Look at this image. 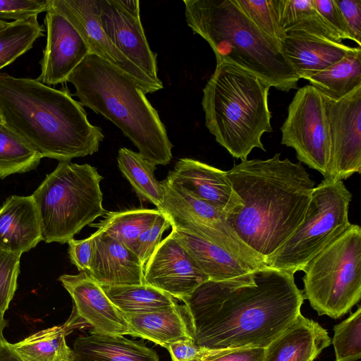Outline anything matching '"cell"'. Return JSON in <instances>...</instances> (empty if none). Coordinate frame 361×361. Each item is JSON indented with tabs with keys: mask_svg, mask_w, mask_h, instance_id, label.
Segmentation results:
<instances>
[{
	"mask_svg": "<svg viewBox=\"0 0 361 361\" xmlns=\"http://www.w3.org/2000/svg\"><path fill=\"white\" fill-rule=\"evenodd\" d=\"M304 299L294 274L266 265L207 280L182 301L200 347L265 348L300 314Z\"/></svg>",
	"mask_w": 361,
	"mask_h": 361,
	"instance_id": "obj_1",
	"label": "cell"
},
{
	"mask_svg": "<svg viewBox=\"0 0 361 361\" xmlns=\"http://www.w3.org/2000/svg\"><path fill=\"white\" fill-rule=\"evenodd\" d=\"M243 206L227 220L240 240L265 260L274 254L302 221L314 181L300 162L246 159L226 171Z\"/></svg>",
	"mask_w": 361,
	"mask_h": 361,
	"instance_id": "obj_2",
	"label": "cell"
},
{
	"mask_svg": "<svg viewBox=\"0 0 361 361\" xmlns=\"http://www.w3.org/2000/svg\"><path fill=\"white\" fill-rule=\"evenodd\" d=\"M0 118L43 157L59 162L92 155L104 135L68 89L0 73Z\"/></svg>",
	"mask_w": 361,
	"mask_h": 361,
	"instance_id": "obj_3",
	"label": "cell"
},
{
	"mask_svg": "<svg viewBox=\"0 0 361 361\" xmlns=\"http://www.w3.org/2000/svg\"><path fill=\"white\" fill-rule=\"evenodd\" d=\"M67 82L75 88L82 106L104 116L118 127L154 165H166L173 145L164 125L142 89L128 75L90 54Z\"/></svg>",
	"mask_w": 361,
	"mask_h": 361,
	"instance_id": "obj_4",
	"label": "cell"
},
{
	"mask_svg": "<svg viewBox=\"0 0 361 361\" xmlns=\"http://www.w3.org/2000/svg\"><path fill=\"white\" fill-rule=\"evenodd\" d=\"M188 25L226 61L255 75L269 87L288 92L300 78L280 47L265 35L234 0H183Z\"/></svg>",
	"mask_w": 361,
	"mask_h": 361,
	"instance_id": "obj_5",
	"label": "cell"
},
{
	"mask_svg": "<svg viewBox=\"0 0 361 361\" xmlns=\"http://www.w3.org/2000/svg\"><path fill=\"white\" fill-rule=\"evenodd\" d=\"M269 88L255 75L226 61L216 63L203 88L206 127L236 159H247L254 148L265 151L262 136L273 130Z\"/></svg>",
	"mask_w": 361,
	"mask_h": 361,
	"instance_id": "obj_6",
	"label": "cell"
},
{
	"mask_svg": "<svg viewBox=\"0 0 361 361\" xmlns=\"http://www.w3.org/2000/svg\"><path fill=\"white\" fill-rule=\"evenodd\" d=\"M103 177L90 164L59 162L32 195L40 217L43 240L64 244L104 216Z\"/></svg>",
	"mask_w": 361,
	"mask_h": 361,
	"instance_id": "obj_7",
	"label": "cell"
},
{
	"mask_svg": "<svg viewBox=\"0 0 361 361\" xmlns=\"http://www.w3.org/2000/svg\"><path fill=\"white\" fill-rule=\"evenodd\" d=\"M303 295L319 315L338 319L361 298V228L350 226L302 270Z\"/></svg>",
	"mask_w": 361,
	"mask_h": 361,
	"instance_id": "obj_8",
	"label": "cell"
},
{
	"mask_svg": "<svg viewBox=\"0 0 361 361\" xmlns=\"http://www.w3.org/2000/svg\"><path fill=\"white\" fill-rule=\"evenodd\" d=\"M352 195L343 180L324 179L314 188L305 217L288 239L265 260L269 267L294 274L350 223Z\"/></svg>",
	"mask_w": 361,
	"mask_h": 361,
	"instance_id": "obj_9",
	"label": "cell"
},
{
	"mask_svg": "<svg viewBox=\"0 0 361 361\" xmlns=\"http://www.w3.org/2000/svg\"><path fill=\"white\" fill-rule=\"evenodd\" d=\"M162 183L165 196L159 211L167 216L172 228L213 241L254 268L266 266L264 261L240 240L225 212L190 195L166 178Z\"/></svg>",
	"mask_w": 361,
	"mask_h": 361,
	"instance_id": "obj_10",
	"label": "cell"
},
{
	"mask_svg": "<svg viewBox=\"0 0 361 361\" xmlns=\"http://www.w3.org/2000/svg\"><path fill=\"white\" fill-rule=\"evenodd\" d=\"M281 144L293 148L301 164L326 178L330 161L329 125L323 95L307 85L298 89L281 127Z\"/></svg>",
	"mask_w": 361,
	"mask_h": 361,
	"instance_id": "obj_11",
	"label": "cell"
},
{
	"mask_svg": "<svg viewBox=\"0 0 361 361\" xmlns=\"http://www.w3.org/2000/svg\"><path fill=\"white\" fill-rule=\"evenodd\" d=\"M323 97L330 142L324 179L343 180L361 171V85L338 100Z\"/></svg>",
	"mask_w": 361,
	"mask_h": 361,
	"instance_id": "obj_12",
	"label": "cell"
},
{
	"mask_svg": "<svg viewBox=\"0 0 361 361\" xmlns=\"http://www.w3.org/2000/svg\"><path fill=\"white\" fill-rule=\"evenodd\" d=\"M49 7L71 23L88 46L91 54L123 71L145 94L163 88V83L152 80L111 42L99 22L98 0H49Z\"/></svg>",
	"mask_w": 361,
	"mask_h": 361,
	"instance_id": "obj_13",
	"label": "cell"
},
{
	"mask_svg": "<svg viewBox=\"0 0 361 361\" xmlns=\"http://www.w3.org/2000/svg\"><path fill=\"white\" fill-rule=\"evenodd\" d=\"M207 280L208 276L200 269L172 231L161 240L144 267L145 284L181 301Z\"/></svg>",
	"mask_w": 361,
	"mask_h": 361,
	"instance_id": "obj_14",
	"label": "cell"
},
{
	"mask_svg": "<svg viewBox=\"0 0 361 361\" xmlns=\"http://www.w3.org/2000/svg\"><path fill=\"white\" fill-rule=\"evenodd\" d=\"M44 23L47 43L39 62L41 73L37 80L48 86L63 84L91 52L71 23L49 6Z\"/></svg>",
	"mask_w": 361,
	"mask_h": 361,
	"instance_id": "obj_15",
	"label": "cell"
},
{
	"mask_svg": "<svg viewBox=\"0 0 361 361\" xmlns=\"http://www.w3.org/2000/svg\"><path fill=\"white\" fill-rule=\"evenodd\" d=\"M58 280L71 296L77 316L93 327V331L130 335L126 316L88 271H80L75 275L63 274Z\"/></svg>",
	"mask_w": 361,
	"mask_h": 361,
	"instance_id": "obj_16",
	"label": "cell"
},
{
	"mask_svg": "<svg viewBox=\"0 0 361 361\" xmlns=\"http://www.w3.org/2000/svg\"><path fill=\"white\" fill-rule=\"evenodd\" d=\"M101 26L116 47L152 80L162 83L157 75V54L147 40L140 17L121 8L114 0H98Z\"/></svg>",
	"mask_w": 361,
	"mask_h": 361,
	"instance_id": "obj_17",
	"label": "cell"
},
{
	"mask_svg": "<svg viewBox=\"0 0 361 361\" xmlns=\"http://www.w3.org/2000/svg\"><path fill=\"white\" fill-rule=\"evenodd\" d=\"M166 180L227 215L238 212L243 206L226 171L200 161L191 158L179 159Z\"/></svg>",
	"mask_w": 361,
	"mask_h": 361,
	"instance_id": "obj_18",
	"label": "cell"
},
{
	"mask_svg": "<svg viewBox=\"0 0 361 361\" xmlns=\"http://www.w3.org/2000/svg\"><path fill=\"white\" fill-rule=\"evenodd\" d=\"M89 273L102 286L142 285L144 267L127 246L97 230Z\"/></svg>",
	"mask_w": 361,
	"mask_h": 361,
	"instance_id": "obj_19",
	"label": "cell"
},
{
	"mask_svg": "<svg viewBox=\"0 0 361 361\" xmlns=\"http://www.w3.org/2000/svg\"><path fill=\"white\" fill-rule=\"evenodd\" d=\"M41 240L40 217L32 195L8 197L0 208V247L22 255Z\"/></svg>",
	"mask_w": 361,
	"mask_h": 361,
	"instance_id": "obj_20",
	"label": "cell"
},
{
	"mask_svg": "<svg viewBox=\"0 0 361 361\" xmlns=\"http://www.w3.org/2000/svg\"><path fill=\"white\" fill-rule=\"evenodd\" d=\"M330 343L328 331L300 313L264 348L263 361H314Z\"/></svg>",
	"mask_w": 361,
	"mask_h": 361,
	"instance_id": "obj_21",
	"label": "cell"
},
{
	"mask_svg": "<svg viewBox=\"0 0 361 361\" xmlns=\"http://www.w3.org/2000/svg\"><path fill=\"white\" fill-rule=\"evenodd\" d=\"M357 47L300 32L286 33L281 44V52L300 79L326 69Z\"/></svg>",
	"mask_w": 361,
	"mask_h": 361,
	"instance_id": "obj_22",
	"label": "cell"
},
{
	"mask_svg": "<svg viewBox=\"0 0 361 361\" xmlns=\"http://www.w3.org/2000/svg\"><path fill=\"white\" fill-rule=\"evenodd\" d=\"M124 315L129 324L130 336L151 341L166 348L178 341L194 340L184 305L177 303L164 310Z\"/></svg>",
	"mask_w": 361,
	"mask_h": 361,
	"instance_id": "obj_23",
	"label": "cell"
},
{
	"mask_svg": "<svg viewBox=\"0 0 361 361\" xmlns=\"http://www.w3.org/2000/svg\"><path fill=\"white\" fill-rule=\"evenodd\" d=\"M172 231L209 280L228 279L257 269L213 241L176 228Z\"/></svg>",
	"mask_w": 361,
	"mask_h": 361,
	"instance_id": "obj_24",
	"label": "cell"
},
{
	"mask_svg": "<svg viewBox=\"0 0 361 361\" xmlns=\"http://www.w3.org/2000/svg\"><path fill=\"white\" fill-rule=\"evenodd\" d=\"M72 352L71 361H159L157 353L141 342L94 331L78 337Z\"/></svg>",
	"mask_w": 361,
	"mask_h": 361,
	"instance_id": "obj_25",
	"label": "cell"
},
{
	"mask_svg": "<svg viewBox=\"0 0 361 361\" xmlns=\"http://www.w3.org/2000/svg\"><path fill=\"white\" fill-rule=\"evenodd\" d=\"M324 97L338 100L361 85V48L348 54L333 65L307 77Z\"/></svg>",
	"mask_w": 361,
	"mask_h": 361,
	"instance_id": "obj_26",
	"label": "cell"
},
{
	"mask_svg": "<svg viewBox=\"0 0 361 361\" xmlns=\"http://www.w3.org/2000/svg\"><path fill=\"white\" fill-rule=\"evenodd\" d=\"M279 21L285 33L300 32L341 43L315 7L314 0H279Z\"/></svg>",
	"mask_w": 361,
	"mask_h": 361,
	"instance_id": "obj_27",
	"label": "cell"
},
{
	"mask_svg": "<svg viewBox=\"0 0 361 361\" xmlns=\"http://www.w3.org/2000/svg\"><path fill=\"white\" fill-rule=\"evenodd\" d=\"M118 166L142 201L154 204L159 210L163 204L165 190L161 182L154 176L156 166L142 157L138 152L126 147L118 150Z\"/></svg>",
	"mask_w": 361,
	"mask_h": 361,
	"instance_id": "obj_28",
	"label": "cell"
},
{
	"mask_svg": "<svg viewBox=\"0 0 361 361\" xmlns=\"http://www.w3.org/2000/svg\"><path fill=\"white\" fill-rule=\"evenodd\" d=\"M66 335L64 325L54 326L9 345L23 361H71L73 352Z\"/></svg>",
	"mask_w": 361,
	"mask_h": 361,
	"instance_id": "obj_29",
	"label": "cell"
},
{
	"mask_svg": "<svg viewBox=\"0 0 361 361\" xmlns=\"http://www.w3.org/2000/svg\"><path fill=\"white\" fill-rule=\"evenodd\" d=\"M102 288L110 300L124 314L150 312L177 304L174 298L147 284Z\"/></svg>",
	"mask_w": 361,
	"mask_h": 361,
	"instance_id": "obj_30",
	"label": "cell"
},
{
	"mask_svg": "<svg viewBox=\"0 0 361 361\" xmlns=\"http://www.w3.org/2000/svg\"><path fill=\"white\" fill-rule=\"evenodd\" d=\"M161 214L158 209H149L109 212H106L104 218L99 223H92L89 226L104 232L131 249L137 238L153 225Z\"/></svg>",
	"mask_w": 361,
	"mask_h": 361,
	"instance_id": "obj_31",
	"label": "cell"
},
{
	"mask_svg": "<svg viewBox=\"0 0 361 361\" xmlns=\"http://www.w3.org/2000/svg\"><path fill=\"white\" fill-rule=\"evenodd\" d=\"M42 158L33 146L0 122V178L33 170Z\"/></svg>",
	"mask_w": 361,
	"mask_h": 361,
	"instance_id": "obj_32",
	"label": "cell"
},
{
	"mask_svg": "<svg viewBox=\"0 0 361 361\" xmlns=\"http://www.w3.org/2000/svg\"><path fill=\"white\" fill-rule=\"evenodd\" d=\"M44 36L37 16L11 21L0 29V70L30 50Z\"/></svg>",
	"mask_w": 361,
	"mask_h": 361,
	"instance_id": "obj_33",
	"label": "cell"
},
{
	"mask_svg": "<svg viewBox=\"0 0 361 361\" xmlns=\"http://www.w3.org/2000/svg\"><path fill=\"white\" fill-rule=\"evenodd\" d=\"M247 18L281 49L286 37L279 21V0H234Z\"/></svg>",
	"mask_w": 361,
	"mask_h": 361,
	"instance_id": "obj_34",
	"label": "cell"
},
{
	"mask_svg": "<svg viewBox=\"0 0 361 361\" xmlns=\"http://www.w3.org/2000/svg\"><path fill=\"white\" fill-rule=\"evenodd\" d=\"M332 344L336 361H357L361 357V307L334 326Z\"/></svg>",
	"mask_w": 361,
	"mask_h": 361,
	"instance_id": "obj_35",
	"label": "cell"
},
{
	"mask_svg": "<svg viewBox=\"0 0 361 361\" xmlns=\"http://www.w3.org/2000/svg\"><path fill=\"white\" fill-rule=\"evenodd\" d=\"M20 256L0 247V310L4 313L17 289Z\"/></svg>",
	"mask_w": 361,
	"mask_h": 361,
	"instance_id": "obj_36",
	"label": "cell"
},
{
	"mask_svg": "<svg viewBox=\"0 0 361 361\" xmlns=\"http://www.w3.org/2000/svg\"><path fill=\"white\" fill-rule=\"evenodd\" d=\"M171 226L166 215L161 213L153 225L145 231L135 240L131 250L145 264L161 242L164 232Z\"/></svg>",
	"mask_w": 361,
	"mask_h": 361,
	"instance_id": "obj_37",
	"label": "cell"
},
{
	"mask_svg": "<svg viewBox=\"0 0 361 361\" xmlns=\"http://www.w3.org/2000/svg\"><path fill=\"white\" fill-rule=\"evenodd\" d=\"M49 0H0V20H21L47 12Z\"/></svg>",
	"mask_w": 361,
	"mask_h": 361,
	"instance_id": "obj_38",
	"label": "cell"
},
{
	"mask_svg": "<svg viewBox=\"0 0 361 361\" xmlns=\"http://www.w3.org/2000/svg\"><path fill=\"white\" fill-rule=\"evenodd\" d=\"M264 348L207 349L200 361H263Z\"/></svg>",
	"mask_w": 361,
	"mask_h": 361,
	"instance_id": "obj_39",
	"label": "cell"
},
{
	"mask_svg": "<svg viewBox=\"0 0 361 361\" xmlns=\"http://www.w3.org/2000/svg\"><path fill=\"white\" fill-rule=\"evenodd\" d=\"M318 12L340 39L353 40L335 0H314Z\"/></svg>",
	"mask_w": 361,
	"mask_h": 361,
	"instance_id": "obj_40",
	"label": "cell"
},
{
	"mask_svg": "<svg viewBox=\"0 0 361 361\" xmlns=\"http://www.w3.org/2000/svg\"><path fill=\"white\" fill-rule=\"evenodd\" d=\"M96 233L82 240L74 238L68 242V255L72 264L79 271H89Z\"/></svg>",
	"mask_w": 361,
	"mask_h": 361,
	"instance_id": "obj_41",
	"label": "cell"
},
{
	"mask_svg": "<svg viewBox=\"0 0 361 361\" xmlns=\"http://www.w3.org/2000/svg\"><path fill=\"white\" fill-rule=\"evenodd\" d=\"M351 36L361 45V0H335Z\"/></svg>",
	"mask_w": 361,
	"mask_h": 361,
	"instance_id": "obj_42",
	"label": "cell"
},
{
	"mask_svg": "<svg viewBox=\"0 0 361 361\" xmlns=\"http://www.w3.org/2000/svg\"><path fill=\"white\" fill-rule=\"evenodd\" d=\"M172 361H200L207 348L197 345L194 340L178 341L169 345Z\"/></svg>",
	"mask_w": 361,
	"mask_h": 361,
	"instance_id": "obj_43",
	"label": "cell"
},
{
	"mask_svg": "<svg viewBox=\"0 0 361 361\" xmlns=\"http://www.w3.org/2000/svg\"><path fill=\"white\" fill-rule=\"evenodd\" d=\"M115 3L128 14L140 17L139 1L137 0H114Z\"/></svg>",
	"mask_w": 361,
	"mask_h": 361,
	"instance_id": "obj_44",
	"label": "cell"
},
{
	"mask_svg": "<svg viewBox=\"0 0 361 361\" xmlns=\"http://www.w3.org/2000/svg\"><path fill=\"white\" fill-rule=\"evenodd\" d=\"M0 361H23L5 338L0 343Z\"/></svg>",
	"mask_w": 361,
	"mask_h": 361,
	"instance_id": "obj_45",
	"label": "cell"
},
{
	"mask_svg": "<svg viewBox=\"0 0 361 361\" xmlns=\"http://www.w3.org/2000/svg\"><path fill=\"white\" fill-rule=\"evenodd\" d=\"M6 321L4 319V313L0 310V343L4 339L3 331L6 326Z\"/></svg>",
	"mask_w": 361,
	"mask_h": 361,
	"instance_id": "obj_46",
	"label": "cell"
},
{
	"mask_svg": "<svg viewBox=\"0 0 361 361\" xmlns=\"http://www.w3.org/2000/svg\"><path fill=\"white\" fill-rule=\"evenodd\" d=\"M9 22L8 21H4V20H0V29L4 27L5 26H6L8 25Z\"/></svg>",
	"mask_w": 361,
	"mask_h": 361,
	"instance_id": "obj_47",
	"label": "cell"
},
{
	"mask_svg": "<svg viewBox=\"0 0 361 361\" xmlns=\"http://www.w3.org/2000/svg\"><path fill=\"white\" fill-rule=\"evenodd\" d=\"M0 122H1V118H0Z\"/></svg>",
	"mask_w": 361,
	"mask_h": 361,
	"instance_id": "obj_48",
	"label": "cell"
}]
</instances>
